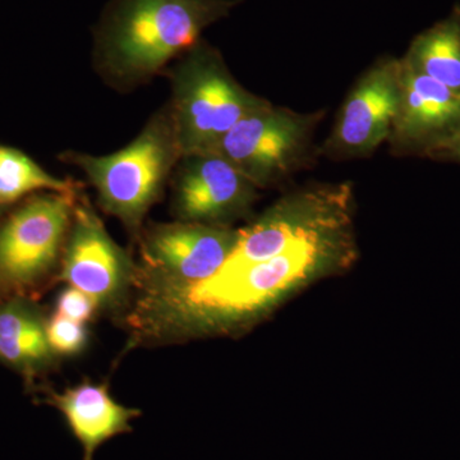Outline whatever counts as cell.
Segmentation results:
<instances>
[{
    "label": "cell",
    "mask_w": 460,
    "mask_h": 460,
    "mask_svg": "<svg viewBox=\"0 0 460 460\" xmlns=\"http://www.w3.org/2000/svg\"><path fill=\"white\" fill-rule=\"evenodd\" d=\"M356 257L352 230L305 239L268 261L219 270L198 284L140 272L129 323L138 343L166 344L226 334L255 323L283 299Z\"/></svg>",
    "instance_id": "cell-1"
},
{
    "label": "cell",
    "mask_w": 460,
    "mask_h": 460,
    "mask_svg": "<svg viewBox=\"0 0 460 460\" xmlns=\"http://www.w3.org/2000/svg\"><path fill=\"white\" fill-rule=\"evenodd\" d=\"M242 0H111L96 30L102 66L141 80L195 47L208 26Z\"/></svg>",
    "instance_id": "cell-2"
},
{
    "label": "cell",
    "mask_w": 460,
    "mask_h": 460,
    "mask_svg": "<svg viewBox=\"0 0 460 460\" xmlns=\"http://www.w3.org/2000/svg\"><path fill=\"white\" fill-rule=\"evenodd\" d=\"M171 114L181 159L208 154L246 115L270 104L230 74L219 51L199 40L172 78Z\"/></svg>",
    "instance_id": "cell-3"
},
{
    "label": "cell",
    "mask_w": 460,
    "mask_h": 460,
    "mask_svg": "<svg viewBox=\"0 0 460 460\" xmlns=\"http://www.w3.org/2000/svg\"><path fill=\"white\" fill-rule=\"evenodd\" d=\"M181 155L171 109L154 115L140 135L105 156L69 154L98 192L102 210L137 234L151 206L162 196L172 165Z\"/></svg>",
    "instance_id": "cell-4"
},
{
    "label": "cell",
    "mask_w": 460,
    "mask_h": 460,
    "mask_svg": "<svg viewBox=\"0 0 460 460\" xmlns=\"http://www.w3.org/2000/svg\"><path fill=\"white\" fill-rule=\"evenodd\" d=\"M352 210L349 183L317 184L289 193L239 230L237 246L222 269L268 261L305 239L350 229Z\"/></svg>",
    "instance_id": "cell-5"
},
{
    "label": "cell",
    "mask_w": 460,
    "mask_h": 460,
    "mask_svg": "<svg viewBox=\"0 0 460 460\" xmlns=\"http://www.w3.org/2000/svg\"><path fill=\"white\" fill-rule=\"evenodd\" d=\"M323 111L266 107L246 115L208 154L223 157L257 189L286 180L307 163Z\"/></svg>",
    "instance_id": "cell-6"
},
{
    "label": "cell",
    "mask_w": 460,
    "mask_h": 460,
    "mask_svg": "<svg viewBox=\"0 0 460 460\" xmlns=\"http://www.w3.org/2000/svg\"><path fill=\"white\" fill-rule=\"evenodd\" d=\"M75 196H36L0 226V296H23L56 270L71 228Z\"/></svg>",
    "instance_id": "cell-7"
},
{
    "label": "cell",
    "mask_w": 460,
    "mask_h": 460,
    "mask_svg": "<svg viewBox=\"0 0 460 460\" xmlns=\"http://www.w3.org/2000/svg\"><path fill=\"white\" fill-rule=\"evenodd\" d=\"M401 83V59L375 62L348 93L321 153L338 162L372 155L392 132Z\"/></svg>",
    "instance_id": "cell-8"
},
{
    "label": "cell",
    "mask_w": 460,
    "mask_h": 460,
    "mask_svg": "<svg viewBox=\"0 0 460 460\" xmlns=\"http://www.w3.org/2000/svg\"><path fill=\"white\" fill-rule=\"evenodd\" d=\"M137 279V269L111 239L95 211L75 204L59 280L81 290L99 308L114 307Z\"/></svg>",
    "instance_id": "cell-9"
},
{
    "label": "cell",
    "mask_w": 460,
    "mask_h": 460,
    "mask_svg": "<svg viewBox=\"0 0 460 460\" xmlns=\"http://www.w3.org/2000/svg\"><path fill=\"white\" fill-rule=\"evenodd\" d=\"M238 239L239 230L226 226L157 224L145 237L146 266L138 272L169 283H201L223 268Z\"/></svg>",
    "instance_id": "cell-10"
},
{
    "label": "cell",
    "mask_w": 460,
    "mask_h": 460,
    "mask_svg": "<svg viewBox=\"0 0 460 460\" xmlns=\"http://www.w3.org/2000/svg\"><path fill=\"white\" fill-rule=\"evenodd\" d=\"M459 129L460 95L402 60L401 96L387 138L392 153L431 159Z\"/></svg>",
    "instance_id": "cell-11"
},
{
    "label": "cell",
    "mask_w": 460,
    "mask_h": 460,
    "mask_svg": "<svg viewBox=\"0 0 460 460\" xmlns=\"http://www.w3.org/2000/svg\"><path fill=\"white\" fill-rule=\"evenodd\" d=\"M181 160L174 190L181 222L228 226L251 210L259 189L223 157L199 154Z\"/></svg>",
    "instance_id": "cell-12"
},
{
    "label": "cell",
    "mask_w": 460,
    "mask_h": 460,
    "mask_svg": "<svg viewBox=\"0 0 460 460\" xmlns=\"http://www.w3.org/2000/svg\"><path fill=\"white\" fill-rule=\"evenodd\" d=\"M49 402L62 413L69 432L81 445L84 460H93L96 450L117 436L133 431L137 408L120 404L102 384L86 383L53 393Z\"/></svg>",
    "instance_id": "cell-13"
},
{
    "label": "cell",
    "mask_w": 460,
    "mask_h": 460,
    "mask_svg": "<svg viewBox=\"0 0 460 460\" xmlns=\"http://www.w3.org/2000/svg\"><path fill=\"white\" fill-rule=\"evenodd\" d=\"M402 60L460 95V3L449 16L417 35Z\"/></svg>",
    "instance_id": "cell-14"
},
{
    "label": "cell",
    "mask_w": 460,
    "mask_h": 460,
    "mask_svg": "<svg viewBox=\"0 0 460 460\" xmlns=\"http://www.w3.org/2000/svg\"><path fill=\"white\" fill-rule=\"evenodd\" d=\"M36 190L75 196L71 181L49 174L22 151L0 146V206L12 204Z\"/></svg>",
    "instance_id": "cell-15"
},
{
    "label": "cell",
    "mask_w": 460,
    "mask_h": 460,
    "mask_svg": "<svg viewBox=\"0 0 460 460\" xmlns=\"http://www.w3.org/2000/svg\"><path fill=\"white\" fill-rule=\"evenodd\" d=\"M47 320L23 296L8 299L0 305V339L13 341H48L45 332Z\"/></svg>",
    "instance_id": "cell-16"
},
{
    "label": "cell",
    "mask_w": 460,
    "mask_h": 460,
    "mask_svg": "<svg viewBox=\"0 0 460 460\" xmlns=\"http://www.w3.org/2000/svg\"><path fill=\"white\" fill-rule=\"evenodd\" d=\"M48 341H13L0 339V359L18 370L31 371L47 365L54 357Z\"/></svg>",
    "instance_id": "cell-17"
},
{
    "label": "cell",
    "mask_w": 460,
    "mask_h": 460,
    "mask_svg": "<svg viewBox=\"0 0 460 460\" xmlns=\"http://www.w3.org/2000/svg\"><path fill=\"white\" fill-rule=\"evenodd\" d=\"M45 332L51 350L62 356L81 353L87 344V330L84 323L66 319L57 314L47 320Z\"/></svg>",
    "instance_id": "cell-18"
},
{
    "label": "cell",
    "mask_w": 460,
    "mask_h": 460,
    "mask_svg": "<svg viewBox=\"0 0 460 460\" xmlns=\"http://www.w3.org/2000/svg\"><path fill=\"white\" fill-rule=\"evenodd\" d=\"M98 310L93 299L74 287L66 288L57 299L56 314L77 323H87Z\"/></svg>",
    "instance_id": "cell-19"
},
{
    "label": "cell",
    "mask_w": 460,
    "mask_h": 460,
    "mask_svg": "<svg viewBox=\"0 0 460 460\" xmlns=\"http://www.w3.org/2000/svg\"><path fill=\"white\" fill-rule=\"evenodd\" d=\"M431 159L436 160V162H450L460 164V129L452 140L447 142L440 150L436 151Z\"/></svg>",
    "instance_id": "cell-20"
}]
</instances>
